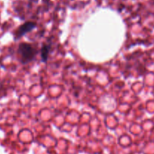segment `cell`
Segmentation results:
<instances>
[{
	"label": "cell",
	"mask_w": 154,
	"mask_h": 154,
	"mask_svg": "<svg viewBox=\"0 0 154 154\" xmlns=\"http://www.w3.org/2000/svg\"><path fill=\"white\" fill-rule=\"evenodd\" d=\"M17 54L22 63H27L33 60L36 54V50L30 44L22 42L18 46Z\"/></svg>",
	"instance_id": "1"
},
{
	"label": "cell",
	"mask_w": 154,
	"mask_h": 154,
	"mask_svg": "<svg viewBox=\"0 0 154 154\" xmlns=\"http://www.w3.org/2000/svg\"><path fill=\"white\" fill-rule=\"evenodd\" d=\"M35 26H36L35 23L31 21L26 22L23 24H22L21 26H20L17 28L15 33H14V38H15V39H18L20 37L23 36V35H25L26 32H30L34 27H35Z\"/></svg>",
	"instance_id": "2"
},
{
	"label": "cell",
	"mask_w": 154,
	"mask_h": 154,
	"mask_svg": "<svg viewBox=\"0 0 154 154\" xmlns=\"http://www.w3.org/2000/svg\"><path fill=\"white\" fill-rule=\"evenodd\" d=\"M50 45H43L42 50H41V55H42V58L43 61H46L48 60V54H49L50 51Z\"/></svg>",
	"instance_id": "3"
}]
</instances>
